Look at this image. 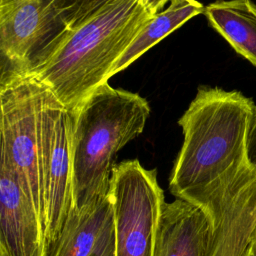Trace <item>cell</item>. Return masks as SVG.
Wrapping results in <instances>:
<instances>
[{
    "label": "cell",
    "instance_id": "1",
    "mask_svg": "<svg viewBox=\"0 0 256 256\" xmlns=\"http://www.w3.org/2000/svg\"><path fill=\"white\" fill-rule=\"evenodd\" d=\"M255 107L240 91L198 87L178 120L184 140L169 180L172 195L201 207L250 167L247 139Z\"/></svg>",
    "mask_w": 256,
    "mask_h": 256
},
{
    "label": "cell",
    "instance_id": "2",
    "mask_svg": "<svg viewBox=\"0 0 256 256\" xmlns=\"http://www.w3.org/2000/svg\"><path fill=\"white\" fill-rule=\"evenodd\" d=\"M166 0H97L52 57L31 77L70 112L99 86Z\"/></svg>",
    "mask_w": 256,
    "mask_h": 256
},
{
    "label": "cell",
    "instance_id": "3",
    "mask_svg": "<svg viewBox=\"0 0 256 256\" xmlns=\"http://www.w3.org/2000/svg\"><path fill=\"white\" fill-rule=\"evenodd\" d=\"M70 114L73 207L81 208L108 195L114 159L143 132L150 106L139 94L107 82Z\"/></svg>",
    "mask_w": 256,
    "mask_h": 256
},
{
    "label": "cell",
    "instance_id": "4",
    "mask_svg": "<svg viewBox=\"0 0 256 256\" xmlns=\"http://www.w3.org/2000/svg\"><path fill=\"white\" fill-rule=\"evenodd\" d=\"M97 0H0V91L31 78Z\"/></svg>",
    "mask_w": 256,
    "mask_h": 256
},
{
    "label": "cell",
    "instance_id": "5",
    "mask_svg": "<svg viewBox=\"0 0 256 256\" xmlns=\"http://www.w3.org/2000/svg\"><path fill=\"white\" fill-rule=\"evenodd\" d=\"M37 129L40 225L45 256H52L73 207L71 114L43 85L38 101Z\"/></svg>",
    "mask_w": 256,
    "mask_h": 256
},
{
    "label": "cell",
    "instance_id": "6",
    "mask_svg": "<svg viewBox=\"0 0 256 256\" xmlns=\"http://www.w3.org/2000/svg\"><path fill=\"white\" fill-rule=\"evenodd\" d=\"M108 196L114 214V256H154L165 203L157 170L144 168L136 159L115 165Z\"/></svg>",
    "mask_w": 256,
    "mask_h": 256
},
{
    "label": "cell",
    "instance_id": "7",
    "mask_svg": "<svg viewBox=\"0 0 256 256\" xmlns=\"http://www.w3.org/2000/svg\"><path fill=\"white\" fill-rule=\"evenodd\" d=\"M41 85L28 78L0 91V127L7 153L40 220L38 101Z\"/></svg>",
    "mask_w": 256,
    "mask_h": 256
},
{
    "label": "cell",
    "instance_id": "8",
    "mask_svg": "<svg viewBox=\"0 0 256 256\" xmlns=\"http://www.w3.org/2000/svg\"><path fill=\"white\" fill-rule=\"evenodd\" d=\"M200 208L211 225L206 256H243L256 228V171L249 167Z\"/></svg>",
    "mask_w": 256,
    "mask_h": 256
},
{
    "label": "cell",
    "instance_id": "9",
    "mask_svg": "<svg viewBox=\"0 0 256 256\" xmlns=\"http://www.w3.org/2000/svg\"><path fill=\"white\" fill-rule=\"evenodd\" d=\"M0 256H45L37 210L7 153L1 127Z\"/></svg>",
    "mask_w": 256,
    "mask_h": 256
},
{
    "label": "cell",
    "instance_id": "10",
    "mask_svg": "<svg viewBox=\"0 0 256 256\" xmlns=\"http://www.w3.org/2000/svg\"><path fill=\"white\" fill-rule=\"evenodd\" d=\"M211 225L206 213L176 198L162 207L154 256H206Z\"/></svg>",
    "mask_w": 256,
    "mask_h": 256
},
{
    "label": "cell",
    "instance_id": "11",
    "mask_svg": "<svg viewBox=\"0 0 256 256\" xmlns=\"http://www.w3.org/2000/svg\"><path fill=\"white\" fill-rule=\"evenodd\" d=\"M113 225V207L108 195L81 208L72 207L52 256H88Z\"/></svg>",
    "mask_w": 256,
    "mask_h": 256
},
{
    "label": "cell",
    "instance_id": "12",
    "mask_svg": "<svg viewBox=\"0 0 256 256\" xmlns=\"http://www.w3.org/2000/svg\"><path fill=\"white\" fill-rule=\"evenodd\" d=\"M204 14L211 27L256 67V4L249 0L216 1L205 6Z\"/></svg>",
    "mask_w": 256,
    "mask_h": 256
},
{
    "label": "cell",
    "instance_id": "13",
    "mask_svg": "<svg viewBox=\"0 0 256 256\" xmlns=\"http://www.w3.org/2000/svg\"><path fill=\"white\" fill-rule=\"evenodd\" d=\"M204 6L194 0H172L140 30L113 66L109 79L131 65L155 44L164 39L189 19L204 13Z\"/></svg>",
    "mask_w": 256,
    "mask_h": 256
},
{
    "label": "cell",
    "instance_id": "14",
    "mask_svg": "<svg viewBox=\"0 0 256 256\" xmlns=\"http://www.w3.org/2000/svg\"><path fill=\"white\" fill-rule=\"evenodd\" d=\"M115 254V230L110 227L99 239L88 256H114Z\"/></svg>",
    "mask_w": 256,
    "mask_h": 256
},
{
    "label": "cell",
    "instance_id": "15",
    "mask_svg": "<svg viewBox=\"0 0 256 256\" xmlns=\"http://www.w3.org/2000/svg\"><path fill=\"white\" fill-rule=\"evenodd\" d=\"M247 158L250 167L256 171V107L252 117L247 139Z\"/></svg>",
    "mask_w": 256,
    "mask_h": 256
},
{
    "label": "cell",
    "instance_id": "16",
    "mask_svg": "<svg viewBox=\"0 0 256 256\" xmlns=\"http://www.w3.org/2000/svg\"><path fill=\"white\" fill-rule=\"evenodd\" d=\"M251 247H252V249L254 250V252L256 253V228H255V230H254V232H253V234H252V237H251V240H250V244H249Z\"/></svg>",
    "mask_w": 256,
    "mask_h": 256
},
{
    "label": "cell",
    "instance_id": "17",
    "mask_svg": "<svg viewBox=\"0 0 256 256\" xmlns=\"http://www.w3.org/2000/svg\"><path fill=\"white\" fill-rule=\"evenodd\" d=\"M243 256H256V253L254 252V250L252 249V247L249 245L247 250L245 251V253L243 254Z\"/></svg>",
    "mask_w": 256,
    "mask_h": 256
}]
</instances>
